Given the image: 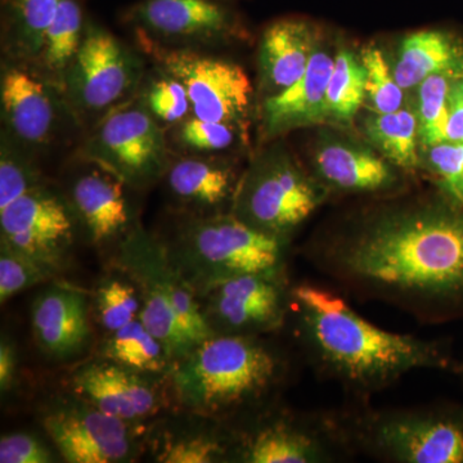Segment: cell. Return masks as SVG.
<instances>
[{"label": "cell", "mask_w": 463, "mask_h": 463, "mask_svg": "<svg viewBox=\"0 0 463 463\" xmlns=\"http://www.w3.org/2000/svg\"><path fill=\"white\" fill-rule=\"evenodd\" d=\"M53 452L44 441L29 432H12L0 439V462L2 463H51Z\"/></svg>", "instance_id": "cell-39"}, {"label": "cell", "mask_w": 463, "mask_h": 463, "mask_svg": "<svg viewBox=\"0 0 463 463\" xmlns=\"http://www.w3.org/2000/svg\"><path fill=\"white\" fill-rule=\"evenodd\" d=\"M446 141H463V75L456 76L450 87Z\"/></svg>", "instance_id": "cell-40"}, {"label": "cell", "mask_w": 463, "mask_h": 463, "mask_svg": "<svg viewBox=\"0 0 463 463\" xmlns=\"http://www.w3.org/2000/svg\"><path fill=\"white\" fill-rule=\"evenodd\" d=\"M141 42L163 71L184 85L192 103V116L243 127L252 87L242 67L197 52L158 47L151 36L142 32Z\"/></svg>", "instance_id": "cell-10"}, {"label": "cell", "mask_w": 463, "mask_h": 463, "mask_svg": "<svg viewBox=\"0 0 463 463\" xmlns=\"http://www.w3.org/2000/svg\"><path fill=\"white\" fill-rule=\"evenodd\" d=\"M421 164L430 172L444 199L463 206V141H444L423 149Z\"/></svg>", "instance_id": "cell-35"}, {"label": "cell", "mask_w": 463, "mask_h": 463, "mask_svg": "<svg viewBox=\"0 0 463 463\" xmlns=\"http://www.w3.org/2000/svg\"><path fill=\"white\" fill-rule=\"evenodd\" d=\"M365 99V70L349 50H341L334 60L327 93V120L352 123Z\"/></svg>", "instance_id": "cell-29"}, {"label": "cell", "mask_w": 463, "mask_h": 463, "mask_svg": "<svg viewBox=\"0 0 463 463\" xmlns=\"http://www.w3.org/2000/svg\"><path fill=\"white\" fill-rule=\"evenodd\" d=\"M318 47L315 25L300 18H283L265 29L259 50L260 87L268 96L288 90L306 72ZM265 97V99H267Z\"/></svg>", "instance_id": "cell-21"}, {"label": "cell", "mask_w": 463, "mask_h": 463, "mask_svg": "<svg viewBox=\"0 0 463 463\" xmlns=\"http://www.w3.org/2000/svg\"><path fill=\"white\" fill-rule=\"evenodd\" d=\"M288 373L285 356L263 337L214 335L174 365L170 376L182 407L224 419L260 407Z\"/></svg>", "instance_id": "cell-3"}, {"label": "cell", "mask_w": 463, "mask_h": 463, "mask_svg": "<svg viewBox=\"0 0 463 463\" xmlns=\"http://www.w3.org/2000/svg\"><path fill=\"white\" fill-rule=\"evenodd\" d=\"M289 291L291 286L282 270L228 279L199 300L214 335L261 336L281 330L288 322Z\"/></svg>", "instance_id": "cell-12"}, {"label": "cell", "mask_w": 463, "mask_h": 463, "mask_svg": "<svg viewBox=\"0 0 463 463\" xmlns=\"http://www.w3.org/2000/svg\"><path fill=\"white\" fill-rule=\"evenodd\" d=\"M307 257L345 291L419 321L463 315V206L444 197L367 213Z\"/></svg>", "instance_id": "cell-1"}, {"label": "cell", "mask_w": 463, "mask_h": 463, "mask_svg": "<svg viewBox=\"0 0 463 463\" xmlns=\"http://www.w3.org/2000/svg\"><path fill=\"white\" fill-rule=\"evenodd\" d=\"M167 188L181 205L203 213L232 203L240 178L225 164L201 156L183 157L170 164Z\"/></svg>", "instance_id": "cell-24"}, {"label": "cell", "mask_w": 463, "mask_h": 463, "mask_svg": "<svg viewBox=\"0 0 463 463\" xmlns=\"http://www.w3.org/2000/svg\"><path fill=\"white\" fill-rule=\"evenodd\" d=\"M147 376L103 358L79 368L70 385L75 395L103 413L136 423L161 408L160 394Z\"/></svg>", "instance_id": "cell-15"}, {"label": "cell", "mask_w": 463, "mask_h": 463, "mask_svg": "<svg viewBox=\"0 0 463 463\" xmlns=\"http://www.w3.org/2000/svg\"><path fill=\"white\" fill-rule=\"evenodd\" d=\"M63 0H3L5 33L17 58L33 60Z\"/></svg>", "instance_id": "cell-28"}, {"label": "cell", "mask_w": 463, "mask_h": 463, "mask_svg": "<svg viewBox=\"0 0 463 463\" xmlns=\"http://www.w3.org/2000/svg\"><path fill=\"white\" fill-rule=\"evenodd\" d=\"M11 134L3 133L0 148V210L11 205L27 192L42 187L43 179L25 149L17 147Z\"/></svg>", "instance_id": "cell-32"}, {"label": "cell", "mask_w": 463, "mask_h": 463, "mask_svg": "<svg viewBox=\"0 0 463 463\" xmlns=\"http://www.w3.org/2000/svg\"><path fill=\"white\" fill-rule=\"evenodd\" d=\"M242 136V127L232 123L203 120L190 116L174 125V139L179 147L194 155L215 154L225 151Z\"/></svg>", "instance_id": "cell-33"}, {"label": "cell", "mask_w": 463, "mask_h": 463, "mask_svg": "<svg viewBox=\"0 0 463 463\" xmlns=\"http://www.w3.org/2000/svg\"><path fill=\"white\" fill-rule=\"evenodd\" d=\"M361 61L365 70V99L374 112L389 114L403 109L404 90L395 80L383 52L376 47L364 48Z\"/></svg>", "instance_id": "cell-34"}, {"label": "cell", "mask_w": 463, "mask_h": 463, "mask_svg": "<svg viewBox=\"0 0 463 463\" xmlns=\"http://www.w3.org/2000/svg\"><path fill=\"white\" fill-rule=\"evenodd\" d=\"M94 304L100 326L109 334L139 318L142 312L141 295L128 276L103 279L94 295Z\"/></svg>", "instance_id": "cell-31"}, {"label": "cell", "mask_w": 463, "mask_h": 463, "mask_svg": "<svg viewBox=\"0 0 463 463\" xmlns=\"http://www.w3.org/2000/svg\"><path fill=\"white\" fill-rule=\"evenodd\" d=\"M354 453L394 463H463V410L361 407L337 413Z\"/></svg>", "instance_id": "cell-6"}, {"label": "cell", "mask_w": 463, "mask_h": 463, "mask_svg": "<svg viewBox=\"0 0 463 463\" xmlns=\"http://www.w3.org/2000/svg\"><path fill=\"white\" fill-rule=\"evenodd\" d=\"M81 156L136 190L164 178L170 166L165 132L142 99L109 109L88 137Z\"/></svg>", "instance_id": "cell-8"}, {"label": "cell", "mask_w": 463, "mask_h": 463, "mask_svg": "<svg viewBox=\"0 0 463 463\" xmlns=\"http://www.w3.org/2000/svg\"><path fill=\"white\" fill-rule=\"evenodd\" d=\"M42 423L66 462H128L137 455L133 423L103 413L78 395L57 399Z\"/></svg>", "instance_id": "cell-13"}, {"label": "cell", "mask_w": 463, "mask_h": 463, "mask_svg": "<svg viewBox=\"0 0 463 463\" xmlns=\"http://www.w3.org/2000/svg\"><path fill=\"white\" fill-rule=\"evenodd\" d=\"M2 112L7 132L24 146H42L56 130L57 102L47 80L21 66L3 70Z\"/></svg>", "instance_id": "cell-18"}, {"label": "cell", "mask_w": 463, "mask_h": 463, "mask_svg": "<svg viewBox=\"0 0 463 463\" xmlns=\"http://www.w3.org/2000/svg\"><path fill=\"white\" fill-rule=\"evenodd\" d=\"M316 178L327 192L390 194L401 187L397 166L373 149L343 141H326L315 155Z\"/></svg>", "instance_id": "cell-19"}, {"label": "cell", "mask_w": 463, "mask_h": 463, "mask_svg": "<svg viewBox=\"0 0 463 463\" xmlns=\"http://www.w3.org/2000/svg\"><path fill=\"white\" fill-rule=\"evenodd\" d=\"M334 60L327 52L317 51L306 72L294 84L264 99L261 116L265 136L276 137L327 120L326 93Z\"/></svg>", "instance_id": "cell-20"}, {"label": "cell", "mask_w": 463, "mask_h": 463, "mask_svg": "<svg viewBox=\"0 0 463 463\" xmlns=\"http://www.w3.org/2000/svg\"><path fill=\"white\" fill-rule=\"evenodd\" d=\"M142 100L160 124L174 127L194 115L184 85L164 71L163 76L148 85Z\"/></svg>", "instance_id": "cell-37"}, {"label": "cell", "mask_w": 463, "mask_h": 463, "mask_svg": "<svg viewBox=\"0 0 463 463\" xmlns=\"http://www.w3.org/2000/svg\"><path fill=\"white\" fill-rule=\"evenodd\" d=\"M84 29L83 12L78 0H63L44 33L42 50L35 58L52 83L63 87L67 70L83 41Z\"/></svg>", "instance_id": "cell-26"}, {"label": "cell", "mask_w": 463, "mask_h": 463, "mask_svg": "<svg viewBox=\"0 0 463 463\" xmlns=\"http://www.w3.org/2000/svg\"><path fill=\"white\" fill-rule=\"evenodd\" d=\"M141 78L142 63L136 53L108 30L90 24L62 90L79 111L99 112L114 109Z\"/></svg>", "instance_id": "cell-11"}, {"label": "cell", "mask_w": 463, "mask_h": 463, "mask_svg": "<svg viewBox=\"0 0 463 463\" xmlns=\"http://www.w3.org/2000/svg\"><path fill=\"white\" fill-rule=\"evenodd\" d=\"M288 317L316 373L355 398L383 392L414 371H463L447 344L383 330L325 286H291Z\"/></svg>", "instance_id": "cell-2"}, {"label": "cell", "mask_w": 463, "mask_h": 463, "mask_svg": "<svg viewBox=\"0 0 463 463\" xmlns=\"http://www.w3.org/2000/svg\"><path fill=\"white\" fill-rule=\"evenodd\" d=\"M455 78L453 75H431L419 85L416 115L423 148L447 139L449 91Z\"/></svg>", "instance_id": "cell-30"}, {"label": "cell", "mask_w": 463, "mask_h": 463, "mask_svg": "<svg viewBox=\"0 0 463 463\" xmlns=\"http://www.w3.org/2000/svg\"><path fill=\"white\" fill-rule=\"evenodd\" d=\"M17 367L16 347L7 336H2V341H0V390H2V394L14 388Z\"/></svg>", "instance_id": "cell-41"}, {"label": "cell", "mask_w": 463, "mask_h": 463, "mask_svg": "<svg viewBox=\"0 0 463 463\" xmlns=\"http://www.w3.org/2000/svg\"><path fill=\"white\" fill-rule=\"evenodd\" d=\"M364 129L381 156L392 165L414 172L421 165L419 154V118L412 109H401L389 114H377L365 118Z\"/></svg>", "instance_id": "cell-25"}, {"label": "cell", "mask_w": 463, "mask_h": 463, "mask_svg": "<svg viewBox=\"0 0 463 463\" xmlns=\"http://www.w3.org/2000/svg\"><path fill=\"white\" fill-rule=\"evenodd\" d=\"M328 192L285 149L272 148L241 176L231 214L261 233L289 237L327 199Z\"/></svg>", "instance_id": "cell-7"}, {"label": "cell", "mask_w": 463, "mask_h": 463, "mask_svg": "<svg viewBox=\"0 0 463 463\" xmlns=\"http://www.w3.org/2000/svg\"><path fill=\"white\" fill-rule=\"evenodd\" d=\"M103 358L145 374L172 373L173 364L165 346L146 327L141 318L109 334Z\"/></svg>", "instance_id": "cell-27"}, {"label": "cell", "mask_w": 463, "mask_h": 463, "mask_svg": "<svg viewBox=\"0 0 463 463\" xmlns=\"http://www.w3.org/2000/svg\"><path fill=\"white\" fill-rule=\"evenodd\" d=\"M123 187V183L100 167L75 182L72 210L94 245L118 239L129 228L130 209Z\"/></svg>", "instance_id": "cell-22"}, {"label": "cell", "mask_w": 463, "mask_h": 463, "mask_svg": "<svg viewBox=\"0 0 463 463\" xmlns=\"http://www.w3.org/2000/svg\"><path fill=\"white\" fill-rule=\"evenodd\" d=\"M74 210L45 185L0 210L2 242L56 274L74 242Z\"/></svg>", "instance_id": "cell-14"}, {"label": "cell", "mask_w": 463, "mask_h": 463, "mask_svg": "<svg viewBox=\"0 0 463 463\" xmlns=\"http://www.w3.org/2000/svg\"><path fill=\"white\" fill-rule=\"evenodd\" d=\"M129 18L139 32L166 41H219L236 25L230 9L215 0H143Z\"/></svg>", "instance_id": "cell-16"}, {"label": "cell", "mask_w": 463, "mask_h": 463, "mask_svg": "<svg viewBox=\"0 0 463 463\" xmlns=\"http://www.w3.org/2000/svg\"><path fill=\"white\" fill-rule=\"evenodd\" d=\"M236 457V440L231 437H190L176 439L167 444L158 461L166 463H210L225 461V458Z\"/></svg>", "instance_id": "cell-38"}, {"label": "cell", "mask_w": 463, "mask_h": 463, "mask_svg": "<svg viewBox=\"0 0 463 463\" xmlns=\"http://www.w3.org/2000/svg\"><path fill=\"white\" fill-rule=\"evenodd\" d=\"M234 440L236 458L249 463H328L354 455L337 413L269 414Z\"/></svg>", "instance_id": "cell-9"}, {"label": "cell", "mask_w": 463, "mask_h": 463, "mask_svg": "<svg viewBox=\"0 0 463 463\" xmlns=\"http://www.w3.org/2000/svg\"><path fill=\"white\" fill-rule=\"evenodd\" d=\"M32 327L43 354L67 361L81 354L91 339L90 304L80 289L51 286L33 300Z\"/></svg>", "instance_id": "cell-17"}, {"label": "cell", "mask_w": 463, "mask_h": 463, "mask_svg": "<svg viewBox=\"0 0 463 463\" xmlns=\"http://www.w3.org/2000/svg\"><path fill=\"white\" fill-rule=\"evenodd\" d=\"M118 263L141 295L139 318L164 344L173 367L214 336L199 298L174 268L165 242L136 225L118 246Z\"/></svg>", "instance_id": "cell-4"}, {"label": "cell", "mask_w": 463, "mask_h": 463, "mask_svg": "<svg viewBox=\"0 0 463 463\" xmlns=\"http://www.w3.org/2000/svg\"><path fill=\"white\" fill-rule=\"evenodd\" d=\"M403 90L419 87L431 75H463V43L443 30H421L405 36L392 66Z\"/></svg>", "instance_id": "cell-23"}, {"label": "cell", "mask_w": 463, "mask_h": 463, "mask_svg": "<svg viewBox=\"0 0 463 463\" xmlns=\"http://www.w3.org/2000/svg\"><path fill=\"white\" fill-rule=\"evenodd\" d=\"M461 374H462V376H463V371H462V373H461Z\"/></svg>", "instance_id": "cell-42"}, {"label": "cell", "mask_w": 463, "mask_h": 463, "mask_svg": "<svg viewBox=\"0 0 463 463\" xmlns=\"http://www.w3.org/2000/svg\"><path fill=\"white\" fill-rule=\"evenodd\" d=\"M54 276L56 273L44 265L9 248L7 243H0V303Z\"/></svg>", "instance_id": "cell-36"}, {"label": "cell", "mask_w": 463, "mask_h": 463, "mask_svg": "<svg viewBox=\"0 0 463 463\" xmlns=\"http://www.w3.org/2000/svg\"><path fill=\"white\" fill-rule=\"evenodd\" d=\"M165 245L174 268L197 298L228 279L282 272L288 264V241L261 233L231 213L192 218Z\"/></svg>", "instance_id": "cell-5"}]
</instances>
